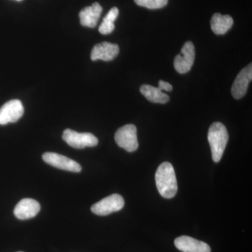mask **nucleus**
Returning <instances> with one entry per match:
<instances>
[{
	"label": "nucleus",
	"instance_id": "1",
	"mask_svg": "<svg viewBox=\"0 0 252 252\" xmlns=\"http://www.w3.org/2000/svg\"><path fill=\"white\" fill-rule=\"evenodd\" d=\"M156 184L159 193L163 198H172L175 196L178 187L175 170L171 163L164 162L158 167L156 173Z\"/></svg>",
	"mask_w": 252,
	"mask_h": 252
},
{
	"label": "nucleus",
	"instance_id": "2",
	"mask_svg": "<svg viewBox=\"0 0 252 252\" xmlns=\"http://www.w3.org/2000/svg\"><path fill=\"white\" fill-rule=\"evenodd\" d=\"M207 138L211 147L212 159L215 162H220L228 142L226 127L221 123H213L209 128Z\"/></svg>",
	"mask_w": 252,
	"mask_h": 252
},
{
	"label": "nucleus",
	"instance_id": "3",
	"mask_svg": "<svg viewBox=\"0 0 252 252\" xmlns=\"http://www.w3.org/2000/svg\"><path fill=\"white\" fill-rule=\"evenodd\" d=\"M116 142L119 147L128 152H133L138 149L137 127L132 124H127L120 127L114 136Z\"/></svg>",
	"mask_w": 252,
	"mask_h": 252
},
{
	"label": "nucleus",
	"instance_id": "4",
	"mask_svg": "<svg viewBox=\"0 0 252 252\" xmlns=\"http://www.w3.org/2000/svg\"><path fill=\"white\" fill-rule=\"evenodd\" d=\"M63 139L70 147L75 149H84L97 145L98 139L89 132H78L71 129L63 132Z\"/></svg>",
	"mask_w": 252,
	"mask_h": 252
},
{
	"label": "nucleus",
	"instance_id": "5",
	"mask_svg": "<svg viewBox=\"0 0 252 252\" xmlns=\"http://www.w3.org/2000/svg\"><path fill=\"white\" fill-rule=\"evenodd\" d=\"M124 199L119 194H112L106 197L91 207V211L99 216H106L122 210L124 206Z\"/></svg>",
	"mask_w": 252,
	"mask_h": 252
},
{
	"label": "nucleus",
	"instance_id": "6",
	"mask_svg": "<svg viewBox=\"0 0 252 252\" xmlns=\"http://www.w3.org/2000/svg\"><path fill=\"white\" fill-rule=\"evenodd\" d=\"M195 46L191 41H187L174 61L175 70L180 74H185L191 69L195 60Z\"/></svg>",
	"mask_w": 252,
	"mask_h": 252
},
{
	"label": "nucleus",
	"instance_id": "7",
	"mask_svg": "<svg viewBox=\"0 0 252 252\" xmlns=\"http://www.w3.org/2000/svg\"><path fill=\"white\" fill-rule=\"evenodd\" d=\"M24 114L22 102L18 99H11L0 108V125L18 122Z\"/></svg>",
	"mask_w": 252,
	"mask_h": 252
},
{
	"label": "nucleus",
	"instance_id": "8",
	"mask_svg": "<svg viewBox=\"0 0 252 252\" xmlns=\"http://www.w3.org/2000/svg\"><path fill=\"white\" fill-rule=\"evenodd\" d=\"M42 158L46 163L56 168L73 172L81 171V166L77 162L61 154L46 152L43 154Z\"/></svg>",
	"mask_w": 252,
	"mask_h": 252
},
{
	"label": "nucleus",
	"instance_id": "9",
	"mask_svg": "<svg viewBox=\"0 0 252 252\" xmlns=\"http://www.w3.org/2000/svg\"><path fill=\"white\" fill-rule=\"evenodd\" d=\"M252 79V64L243 68L235 78L232 86L231 94L235 99L243 98L248 92L249 84Z\"/></svg>",
	"mask_w": 252,
	"mask_h": 252
},
{
	"label": "nucleus",
	"instance_id": "10",
	"mask_svg": "<svg viewBox=\"0 0 252 252\" xmlns=\"http://www.w3.org/2000/svg\"><path fill=\"white\" fill-rule=\"evenodd\" d=\"M39 203L34 199L24 198L16 205L14 209V215L21 220H29L36 216L40 211Z\"/></svg>",
	"mask_w": 252,
	"mask_h": 252
},
{
	"label": "nucleus",
	"instance_id": "11",
	"mask_svg": "<svg viewBox=\"0 0 252 252\" xmlns=\"http://www.w3.org/2000/svg\"><path fill=\"white\" fill-rule=\"evenodd\" d=\"M119 54V46L117 44L104 41L94 46L91 51V59L94 61L97 60L111 61L117 58Z\"/></svg>",
	"mask_w": 252,
	"mask_h": 252
},
{
	"label": "nucleus",
	"instance_id": "12",
	"mask_svg": "<svg viewBox=\"0 0 252 252\" xmlns=\"http://www.w3.org/2000/svg\"><path fill=\"white\" fill-rule=\"evenodd\" d=\"M175 245L182 252H211V249L207 243L186 235L176 238Z\"/></svg>",
	"mask_w": 252,
	"mask_h": 252
},
{
	"label": "nucleus",
	"instance_id": "13",
	"mask_svg": "<svg viewBox=\"0 0 252 252\" xmlns=\"http://www.w3.org/2000/svg\"><path fill=\"white\" fill-rule=\"evenodd\" d=\"M102 7L97 2H94L90 6L84 8L79 13L81 26L84 27L94 28L97 26Z\"/></svg>",
	"mask_w": 252,
	"mask_h": 252
},
{
	"label": "nucleus",
	"instance_id": "14",
	"mask_svg": "<svg viewBox=\"0 0 252 252\" xmlns=\"http://www.w3.org/2000/svg\"><path fill=\"white\" fill-rule=\"evenodd\" d=\"M212 31L218 35L224 34L233 25V19L229 15H221L217 13L212 16L211 21Z\"/></svg>",
	"mask_w": 252,
	"mask_h": 252
},
{
	"label": "nucleus",
	"instance_id": "15",
	"mask_svg": "<svg viewBox=\"0 0 252 252\" xmlns=\"http://www.w3.org/2000/svg\"><path fill=\"white\" fill-rule=\"evenodd\" d=\"M140 90L146 98L154 103L165 104L170 100V97L158 88L144 84L141 86Z\"/></svg>",
	"mask_w": 252,
	"mask_h": 252
},
{
	"label": "nucleus",
	"instance_id": "16",
	"mask_svg": "<svg viewBox=\"0 0 252 252\" xmlns=\"http://www.w3.org/2000/svg\"><path fill=\"white\" fill-rule=\"evenodd\" d=\"M138 6L149 9H161L166 6L168 0H134Z\"/></svg>",
	"mask_w": 252,
	"mask_h": 252
},
{
	"label": "nucleus",
	"instance_id": "17",
	"mask_svg": "<svg viewBox=\"0 0 252 252\" xmlns=\"http://www.w3.org/2000/svg\"><path fill=\"white\" fill-rule=\"evenodd\" d=\"M114 28H115L114 22L103 18L102 23L99 26V32L102 34H108L114 31Z\"/></svg>",
	"mask_w": 252,
	"mask_h": 252
},
{
	"label": "nucleus",
	"instance_id": "18",
	"mask_svg": "<svg viewBox=\"0 0 252 252\" xmlns=\"http://www.w3.org/2000/svg\"><path fill=\"white\" fill-rule=\"evenodd\" d=\"M119 11L118 8L113 7L104 18L109 20V21H112V22H114L116 19H117L118 16H119Z\"/></svg>",
	"mask_w": 252,
	"mask_h": 252
},
{
	"label": "nucleus",
	"instance_id": "19",
	"mask_svg": "<svg viewBox=\"0 0 252 252\" xmlns=\"http://www.w3.org/2000/svg\"><path fill=\"white\" fill-rule=\"evenodd\" d=\"M158 89L160 91H172V86L166 81L160 80L158 82Z\"/></svg>",
	"mask_w": 252,
	"mask_h": 252
},
{
	"label": "nucleus",
	"instance_id": "20",
	"mask_svg": "<svg viewBox=\"0 0 252 252\" xmlns=\"http://www.w3.org/2000/svg\"><path fill=\"white\" fill-rule=\"evenodd\" d=\"M16 1H22V0H16Z\"/></svg>",
	"mask_w": 252,
	"mask_h": 252
},
{
	"label": "nucleus",
	"instance_id": "21",
	"mask_svg": "<svg viewBox=\"0 0 252 252\" xmlns=\"http://www.w3.org/2000/svg\"></svg>",
	"mask_w": 252,
	"mask_h": 252
}]
</instances>
